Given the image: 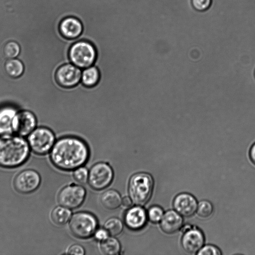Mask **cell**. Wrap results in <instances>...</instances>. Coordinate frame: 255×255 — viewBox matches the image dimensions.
Here are the masks:
<instances>
[{
    "label": "cell",
    "mask_w": 255,
    "mask_h": 255,
    "mask_svg": "<svg viewBox=\"0 0 255 255\" xmlns=\"http://www.w3.org/2000/svg\"><path fill=\"white\" fill-rule=\"evenodd\" d=\"M37 124V119L33 113L23 110L18 112L13 120V131L18 135L25 136L35 129Z\"/></svg>",
    "instance_id": "7c38bea8"
},
{
    "label": "cell",
    "mask_w": 255,
    "mask_h": 255,
    "mask_svg": "<svg viewBox=\"0 0 255 255\" xmlns=\"http://www.w3.org/2000/svg\"><path fill=\"white\" fill-rule=\"evenodd\" d=\"M97 56V50L94 45L84 40L74 43L69 51L71 63L82 69L93 65Z\"/></svg>",
    "instance_id": "5b68a950"
},
{
    "label": "cell",
    "mask_w": 255,
    "mask_h": 255,
    "mask_svg": "<svg viewBox=\"0 0 255 255\" xmlns=\"http://www.w3.org/2000/svg\"><path fill=\"white\" fill-rule=\"evenodd\" d=\"M104 228L109 234L115 236L119 235L123 231V224L122 221L117 218H111L105 223Z\"/></svg>",
    "instance_id": "d4e9b609"
},
{
    "label": "cell",
    "mask_w": 255,
    "mask_h": 255,
    "mask_svg": "<svg viewBox=\"0 0 255 255\" xmlns=\"http://www.w3.org/2000/svg\"><path fill=\"white\" fill-rule=\"evenodd\" d=\"M147 218L146 211L139 205L129 208L124 217L125 224L129 229L133 230H138L143 228Z\"/></svg>",
    "instance_id": "9a60e30c"
},
{
    "label": "cell",
    "mask_w": 255,
    "mask_h": 255,
    "mask_svg": "<svg viewBox=\"0 0 255 255\" xmlns=\"http://www.w3.org/2000/svg\"><path fill=\"white\" fill-rule=\"evenodd\" d=\"M249 157L252 162L255 165V142L252 144L250 148Z\"/></svg>",
    "instance_id": "d6a6232c"
},
{
    "label": "cell",
    "mask_w": 255,
    "mask_h": 255,
    "mask_svg": "<svg viewBox=\"0 0 255 255\" xmlns=\"http://www.w3.org/2000/svg\"><path fill=\"white\" fill-rule=\"evenodd\" d=\"M56 140L53 132L44 127L37 128L27 137L30 148L38 155H44L51 151Z\"/></svg>",
    "instance_id": "8992f818"
},
{
    "label": "cell",
    "mask_w": 255,
    "mask_h": 255,
    "mask_svg": "<svg viewBox=\"0 0 255 255\" xmlns=\"http://www.w3.org/2000/svg\"><path fill=\"white\" fill-rule=\"evenodd\" d=\"M101 202L104 207L109 210L118 208L122 204L120 194L116 190H107L101 195Z\"/></svg>",
    "instance_id": "ffe728a7"
},
{
    "label": "cell",
    "mask_w": 255,
    "mask_h": 255,
    "mask_svg": "<svg viewBox=\"0 0 255 255\" xmlns=\"http://www.w3.org/2000/svg\"><path fill=\"white\" fill-rule=\"evenodd\" d=\"M254 74H255V72H254Z\"/></svg>",
    "instance_id": "d590c367"
},
{
    "label": "cell",
    "mask_w": 255,
    "mask_h": 255,
    "mask_svg": "<svg viewBox=\"0 0 255 255\" xmlns=\"http://www.w3.org/2000/svg\"><path fill=\"white\" fill-rule=\"evenodd\" d=\"M4 69L8 76L16 78L23 73L24 66L22 62L18 58L7 59L4 62Z\"/></svg>",
    "instance_id": "44dd1931"
},
{
    "label": "cell",
    "mask_w": 255,
    "mask_h": 255,
    "mask_svg": "<svg viewBox=\"0 0 255 255\" xmlns=\"http://www.w3.org/2000/svg\"><path fill=\"white\" fill-rule=\"evenodd\" d=\"M17 112V108L11 105L0 107V136L13 133L12 122Z\"/></svg>",
    "instance_id": "ac0fdd59"
},
{
    "label": "cell",
    "mask_w": 255,
    "mask_h": 255,
    "mask_svg": "<svg viewBox=\"0 0 255 255\" xmlns=\"http://www.w3.org/2000/svg\"><path fill=\"white\" fill-rule=\"evenodd\" d=\"M100 79L99 70L95 66L92 65L82 69L81 82L85 86H95L98 84Z\"/></svg>",
    "instance_id": "d6986e66"
},
{
    "label": "cell",
    "mask_w": 255,
    "mask_h": 255,
    "mask_svg": "<svg viewBox=\"0 0 255 255\" xmlns=\"http://www.w3.org/2000/svg\"><path fill=\"white\" fill-rule=\"evenodd\" d=\"M10 78V77H9V78H8V81L7 82L6 84V87H5V89H6V93L7 92H8L9 91L8 90V82H9V80ZM10 93H8V95H9V94H10ZM13 99H12V101H13ZM12 102H11V103H12ZM13 105H14L15 106H16L17 108V107H18V108H20V109H22L21 108V106H20L19 105H18V104H17L15 101H14V103ZM22 110H23V109H22Z\"/></svg>",
    "instance_id": "e575fe53"
},
{
    "label": "cell",
    "mask_w": 255,
    "mask_h": 255,
    "mask_svg": "<svg viewBox=\"0 0 255 255\" xmlns=\"http://www.w3.org/2000/svg\"><path fill=\"white\" fill-rule=\"evenodd\" d=\"M94 234L95 238L101 241L109 237V233L105 228L96 230Z\"/></svg>",
    "instance_id": "1f68e13d"
},
{
    "label": "cell",
    "mask_w": 255,
    "mask_h": 255,
    "mask_svg": "<svg viewBox=\"0 0 255 255\" xmlns=\"http://www.w3.org/2000/svg\"><path fill=\"white\" fill-rule=\"evenodd\" d=\"M173 206L174 210L182 216L190 217L196 212L198 203L192 195L181 193L174 198Z\"/></svg>",
    "instance_id": "5bb4252c"
},
{
    "label": "cell",
    "mask_w": 255,
    "mask_h": 255,
    "mask_svg": "<svg viewBox=\"0 0 255 255\" xmlns=\"http://www.w3.org/2000/svg\"><path fill=\"white\" fill-rule=\"evenodd\" d=\"M89 173L87 169L83 167H80L75 169L73 177L75 180L81 184H85L88 179Z\"/></svg>",
    "instance_id": "83f0119b"
},
{
    "label": "cell",
    "mask_w": 255,
    "mask_h": 255,
    "mask_svg": "<svg viewBox=\"0 0 255 255\" xmlns=\"http://www.w3.org/2000/svg\"><path fill=\"white\" fill-rule=\"evenodd\" d=\"M132 200L128 197H125L122 199V204L126 207H129L132 205Z\"/></svg>",
    "instance_id": "836d02e7"
},
{
    "label": "cell",
    "mask_w": 255,
    "mask_h": 255,
    "mask_svg": "<svg viewBox=\"0 0 255 255\" xmlns=\"http://www.w3.org/2000/svg\"><path fill=\"white\" fill-rule=\"evenodd\" d=\"M86 196L85 189L81 186L71 185L61 190L58 194V201L60 205L69 209L79 207Z\"/></svg>",
    "instance_id": "9c48e42d"
},
{
    "label": "cell",
    "mask_w": 255,
    "mask_h": 255,
    "mask_svg": "<svg viewBox=\"0 0 255 255\" xmlns=\"http://www.w3.org/2000/svg\"><path fill=\"white\" fill-rule=\"evenodd\" d=\"M181 245L189 254H197L203 246L205 238L203 232L196 227L191 226L183 232Z\"/></svg>",
    "instance_id": "4fadbf2b"
},
{
    "label": "cell",
    "mask_w": 255,
    "mask_h": 255,
    "mask_svg": "<svg viewBox=\"0 0 255 255\" xmlns=\"http://www.w3.org/2000/svg\"><path fill=\"white\" fill-rule=\"evenodd\" d=\"M153 189V178L147 173H136L129 179L128 186V194L132 202L137 205H144L149 201Z\"/></svg>",
    "instance_id": "277c9868"
},
{
    "label": "cell",
    "mask_w": 255,
    "mask_h": 255,
    "mask_svg": "<svg viewBox=\"0 0 255 255\" xmlns=\"http://www.w3.org/2000/svg\"><path fill=\"white\" fill-rule=\"evenodd\" d=\"M100 248L102 252L105 255H116L119 253L121 245L117 239L108 237L102 241Z\"/></svg>",
    "instance_id": "603a6c76"
},
{
    "label": "cell",
    "mask_w": 255,
    "mask_h": 255,
    "mask_svg": "<svg viewBox=\"0 0 255 255\" xmlns=\"http://www.w3.org/2000/svg\"><path fill=\"white\" fill-rule=\"evenodd\" d=\"M221 254V252L218 248L212 245L203 246L197 253L199 255H220Z\"/></svg>",
    "instance_id": "f546056e"
},
{
    "label": "cell",
    "mask_w": 255,
    "mask_h": 255,
    "mask_svg": "<svg viewBox=\"0 0 255 255\" xmlns=\"http://www.w3.org/2000/svg\"><path fill=\"white\" fill-rule=\"evenodd\" d=\"M82 69L72 63L59 67L55 74L58 84L63 87L72 88L81 82Z\"/></svg>",
    "instance_id": "30bf717a"
},
{
    "label": "cell",
    "mask_w": 255,
    "mask_h": 255,
    "mask_svg": "<svg viewBox=\"0 0 255 255\" xmlns=\"http://www.w3.org/2000/svg\"><path fill=\"white\" fill-rule=\"evenodd\" d=\"M68 16L65 10L54 5L30 4L5 8L0 13V39L4 43L12 40L19 44L17 58L25 71L54 78L60 66L71 62V45L89 39L84 31L75 39L62 35L59 24Z\"/></svg>",
    "instance_id": "6da1fadb"
},
{
    "label": "cell",
    "mask_w": 255,
    "mask_h": 255,
    "mask_svg": "<svg viewBox=\"0 0 255 255\" xmlns=\"http://www.w3.org/2000/svg\"><path fill=\"white\" fill-rule=\"evenodd\" d=\"M147 218L153 223L160 222L164 215V212L161 207L158 206H153L148 210Z\"/></svg>",
    "instance_id": "4316f807"
},
{
    "label": "cell",
    "mask_w": 255,
    "mask_h": 255,
    "mask_svg": "<svg viewBox=\"0 0 255 255\" xmlns=\"http://www.w3.org/2000/svg\"><path fill=\"white\" fill-rule=\"evenodd\" d=\"M214 207L212 203L207 200H202L198 204L197 215L202 218H208L213 214Z\"/></svg>",
    "instance_id": "484cf974"
},
{
    "label": "cell",
    "mask_w": 255,
    "mask_h": 255,
    "mask_svg": "<svg viewBox=\"0 0 255 255\" xmlns=\"http://www.w3.org/2000/svg\"><path fill=\"white\" fill-rule=\"evenodd\" d=\"M67 253L69 255H83L85 254V250L82 246L74 244L69 248Z\"/></svg>",
    "instance_id": "4dcf8cb0"
},
{
    "label": "cell",
    "mask_w": 255,
    "mask_h": 255,
    "mask_svg": "<svg viewBox=\"0 0 255 255\" xmlns=\"http://www.w3.org/2000/svg\"><path fill=\"white\" fill-rule=\"evenodd\" d=\"M28 142L18 135L0 136V166L11 168L23 164L30 153Z\"/></svg>",
    "instance_id": "3957f363"
},
{
    "label": "cell",
    "mask_w": 255,
    "mask_h": 255,
    "mask_svg": "<svg viewBox=\"0 0 255 255\" xmlns=\"http://www.w3.org/2000/svg\"><path fill=\"white\" fill-rule=\"evenodd\" d=\"M20 52L19 44L15 41H9L5 43L2 48L3 55L5 59L17 57Z\"/></svg>",
    "instance_id": "cb8c5ba5"
},
{
    "label": "cell",
    "mask_w": 255,
    "mask_h": 255,
    "mask_svg": "<svg viewBox=\"0 0 255 255\" xmlns=\"http://www.w3.org/2000/svg\"><path fill=\"white\" fill-rule=\"evenodd\" d=\"M98 222L95 217L88 212H81L73 215L69 222L72 234L80 239H86L96 232Z\"/></svg>",
    "instance_id": "52a82bcc"
},
{
    "label": "cell",
    "mask_w": 255,
    "mask_h": 255,
    "mask_svg": "<svg viewBox=\"0 0 255 255\" xmlns=\"http://www.w3.org/2000/svg\"><path fill=\"white\" fill-rule=\"evenodd\" d=\"M40 182L41 177L37 171L33 169H25L15 176L13 185L18 192L29 193L37 189Z\"/></svg>",
    "instance_id": "8fae6325"
},
{
    "label": "cell",
    "mask_w": 255,
    "mask_h": 255,
    "mask_svg": "<svg viewBox=\"0 0 255 255\" xmlns=\"http://www.w3.org/2000/svg\"><path fill=\"white\" fill-rule=\"evenodd\" d=\"M113 177L114 172L112 168L106 163L99 162L91 168L88 180L93 189L100 190L108 186Z\"/></svg>",
    "instance_id": "ba28073f"
},
{
    "label": "cell",
    "mask_w": 255,
    "mask_h": 255,
    "mask_svg": "<svg viewBox=\"0 0 255 255\" xmlns=\"http://www.w3.org/2000/svg\"><path fill=\"white\" fill-rule=\"evenodd\" d=\"M212 0H191L193 7L198 11L207 10L212 4Z\"/></svg>",
    "instance_id": "f1b7e54d"
},
{
    "label": "cell",
    "mask_w": 255,
    "mask_h": 255,
    "mask_svg": "<svg viewBox=\"0 0 255 255\" xmlns=\"http://www.w3.org/2000/svg\"><path fill=\"white\" fill-rule=\"evenodd\" d=\"M59 30L64 37L71 39L78 37L82 33L83 27L78 18L68 16L60 22Z\"/></svg>",
    "instance_id": "e0dca14e"
},
{
    "label": "cell",
    "mask_w": 255,
    "mask_h": 255,
    "mask_svg": "<svg viewBox=\"0 0 255 255\" xmlns=\"http://www.w3.org/2000/svg\"><path fill=\"white\" fill-rule=\"evenodd\" d=\"M71 216V212L66 207L62 206L54 208L51 214L52 221L56 225L61 226L66 224Z\"/></svg>",
    "instance_id": "7402d4cb"
},
{
    "label": "cell",
    "mask_w": 255,
    "mask_h": 255,
    "mask_svg": "<svg viewBox=\"0 0 255 255\" xmlns=\"http://www.w3.org/2000/svg\"><path fill=\"white\" fill-rule=\"evenodd\" d=\"M90 149L82 139L66 136L56 139L50 157L53 164L63 170H72L83 165L88 160Z\"/></svg>",
    "instance_id": "7a4b0ae2"
},
{
    "label": "cell",
    "mask_w": 255,
    "mask_h": 255,
    "mask_svg": "<svg viewBox=\"0 0 255 255\" xmlns=\"http://www.w3.org/2000/svg\"><path fill=\"white\" fill-rule=\"evenodd\" d=\"M183 224L182 216L175 210H168L164 213L160 222L162 231L167 234H172L180 230Z\"/></svg>",
    "instance_id": "2e32d148"
}]
</instances>
